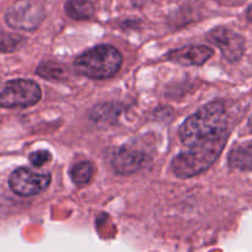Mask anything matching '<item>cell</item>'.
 <instances>
[{"mask_svg":"<svg viewBox=\"0 0 252 252\" xmlns=\"http://www.w3.org/2000/svg\"><path fill=\"white\" fill-rule=\"evenodd\" d=\"M224 130H228L225 106L220 101H213L189 116L180 127L179 135L182 144L191 148Z\"/></svg>","mask_w":252,"mask_h":252,"instance_id":"1","label":"cell"},{"mask_svg":"<svg viewBox=\"0 0 252 252\" xmlns=\"http://www.w3.org/2000/svg\"><path fill=\"white\" fill-rule=\"evenodd\" d=\"M226 140L228 130H224L177 154L171 162L175 176L180 179H189L208 170L221 154Z\"/></svg>","mask_w":252,"mask_h":252,"instance_id":"2","label":"cell"},{"mask_svg":"<svg viewBox=\"0 0 252 252\" xmlns=\"http://www.w3.org/2000/svg\"><path fill=\"white\" fill-rule=\"evenodd\" d=\"M122 65V54L111 44H98L83 52L74 62V68L86 78L103 80L112 78Z\"/></svg>","mask_w":252,"mask_h":252,"instance_id":"3","label":"cell"},{"mask_svg":"<svg viewBox=\"0 0 252 252\" xmlns=\"http://www.w3.org/2000/svg\"><path fill=\"white\" fill-rule=\"evenodd\" d=\"M41 97L38 84L27 79H15L4 84L0 103L4 108H24L36 105Z\"/></svg>","mask_w":252,"mask_h":252,"instance_id":"4","label":"cell"},{"mask_svg":"<svg viewBox=\"0 0 252 252\" xmlns=\"http://www.w3.org/2000/svg\"><path fill=\"white\" fill-rule=\"evenodd\" d=\"M44 19V9L31 0H20L5 12V22L9 27L21 31H34Z\"/></svg>","mask_w":252,"mask_h":252,"instance_id":"5","label":"cell"},{"mask_svg":"<svg viewBox=\"0 0 252 252\" xmlns=\"http://www.w3.org/2000/svg\"><path fill=\"white\" fill-rule=\"evenodd\" d=\"M51 184V175L34 172L27 167H19L9 177L10 189L17 196L30 197L42 193Z\"/></svg>","mask_w":252,"mask_h":252,"instance_id":"6","label":"cell"},{"mask_svg":"<svg viewBox=\"0 0 252 252\" xmlns=\"http://www.w3.org/2000/svg\"><path fill=\"white\" fill-rule=\"evenodd\" d=\"M207 39L220 49L224 58L230 63L240 61L245 53V38L234 30L225 26L213 29L207 34Z\"/></svg>","mask_w":252,"mask_h":252,"instance_id":"7","label":"cell"},{"mask_svg":"<svg viewBox=\"0 0 252 252\" xmlns=\"http://www.w3.org/2000/svg\"><path fill=\"white\" fill-rule=\"evenodd\" d=\"M147 162V155L133 148H120L113 154L111 164L118 175H132L142 169Z\"/></svg>","mask_w":252,"mask_h":252,"instance_id":"8","label":"cell"},{"mask_svg":"<svg viewBox=\"0 0 252 252\" xmlns=\"http://www.w3.org/2000/svg\"><path fill=\"white\" fill-rule=\"evenodd\" d=\"M213 53L214 51L209 47L203 46V44H198V46L192 44V46L174 49V51L167 54L166 58L167 61L174 62V63L180 64V65H202L213 56Z\"/></svg>","mask_w":252,"mask_h":252,"instance_id":"9","label":"cell"},{"mask_svg":"<svg viewBox=\"0 0 252 252\" xmlns=\"http://www.w3.org/2000/svg\"><path fill=\"white\" fill-rule=\"evenodd\" d=\"M229 165L236 170L252 169V139L234 145L229 153Z\"/></svg>","mask_w":252,"mask_h":252,"instance_id":"10","label":"cell"},{"mask_svg":"<svg viewBox=\"0 0 252 252\" xmlns=\"http://www.w3.org/2000/svg\"><path fill=\"white\" fill-rule=\"evenodd\" d=\"M64 10L70 19L76 21L89 20L95 14V6L91 0H68Z\"/></svg>","mask_w":252,"mask_h":252,"instance_id":"11","label":"cell"},{"mask_svg":"<svg viewBox=\"0 0 252 252\" xmlns=\"http://www.w3.org/2000/svg\"><path fill=\"white\" fill-rule=\"evenodd\" d=\"M36 73L47 80H63L68 76L65 66L56 62H43L37 66Z\"/></svg>","mask_w":252,"mask_h":252,"instance_id":"12","label":"cell"},{"mask_svg":"<svg viewBox=\"0 0 252 252\" xmlns=\"http://www.w3.org/2000/svg\"><path fill=\"white\" fill-rule=\"evenodd\" d=\"M94 166L90 161H80L74 165L70 170V179L76 186L89 184L93 177Z\"/></svg>","mask_w":252,"mask_h":252,"instance_id":"13","label":"cell"},{"mask_svg":"<svg viewBox=\"0 0 252 252\" xmlns=\"http://www.w3.org/2000/svg\"><path fill=\"white\" fill-rule=\"evenodd\" d=\"M120 115V110L116 105L112 103H103V105L96 106L91 112V118L95 121L96 123L98 122H111L112 118L118 117Z\"/></svg>","mask_w":252,"mask_h":252,"instance_id":"14","label":"cell"},{"mask_svg":"<svg viewBox=\"0 0 252 252\" xmlns=\"http://www.w3.org/2000/svg\"><path fill=\"white\" fill-rule=\"evenodd\" d=\"M25 42H26L25 37L19 36V34L2 32L1 51L4 52V53H6V52L16 51V49H19L20 47H22V44H24Z\"/></svg>","mask_w":252,"mask_h":252,"instance_id":"15","label":"cell"},{"mask_svg":"<svg viewBox=\"0 0 252 252\" xmlns=\"http://www.w3.org/2000/svg\"><path fill=\"white\" fill-rule=\"evenodd\" d=\"M29 160L34 167H41L51 160V154L47 150H37L29 155Z\"/></svg>","mask_w":252,"mask_h":252,"instance_id":"16","label":"cell"},{"mask_svg":"<svg viewBox=\"0 0 252 252\" xmlns=\"http://www.w3.org/2000/svg\"><path fill=\"white\" fill-rule=\"evenodd\" d=\"M246 17H248L249 21H250L252 24V5H251V6H249L248 11H246Z\"/></svg>","mask_w":252,"mask_h":252,"instance_id":"17","label":"cell"},{"mask_svg":"<svg viewBox=\"0 0 252 252\" xmlns=\"http://www.w3.org/2000/svg\"><path fill=\"white\" fill-rule=\"evenodd\" d=\"M249 127H250V130L252 132V116L250 117V121H249Z\"/></svg>","mask_w":252,"mask_h":252,"instance_id":"18","label":"cell"}]
</instances>
